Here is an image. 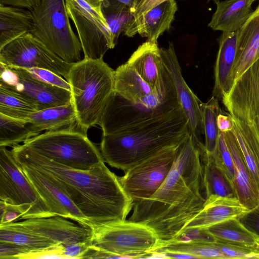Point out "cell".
<instances>
[{"mask_svg":"<svg viewBox=\"0 0 259 259\" xmlns=\"http://www.w3.org/2000/svg\"><path fill=\"white\" fill-rule=\"evenodd\" d=\"M26 69L34 76L47 83L70 91V85L66 79L49 70L38 68Z\"/></svg>","mask_w":259,"mask_h":259,"instance_id":"cell-38","label":"cell"},{"mask_svg":"<svg viewBox=\"0 0 259 259\" xmlns=\"http://www.w3.org/2000/svg\"><path fill=\"white\" fill-rule=\"evenodd\" d=\"M0 200L19 207L21 220L55 216L5 146H0Z\"/></svg>","mask_w":259,"mask_h":259,"instance_id":"cell-10","label":"cell"},{"mask_svg":"<svg viewBox=\"0 0 259 259\" xmlns=\"http://www.w3.org/2000/svg\"><path fill=\"white\" fill-rule=\"evenodd\" d=\"M212 154L217 163L223 169L232 183L235 175V167L225 139L224 134L221 132L219 131L217 147Z\"/></svg>","mask_w":259,"mask_h":259,"instance_id":"cell-35","label":"cell"},{"mask_svg":"<svg viewBox=\"0 0 259 259\" xmlns=\"http://www.w3.org/2000/svg\"><path fill=\"white\" fill-rule=\"evenodd\" d=\"M239 219L247 229L259 236V204Z\"/></svg>","mask_w":259,"mask_h":259,"instance_id":"cell-41","label":"cell"},{"mask_svg":"<svg viewBox=\"0 0 259 259\" xmlns=\"http://www.w3.org/2000/svg\"><path fill=\"white\" fill-rule=\"evenodd\" d=\"M102 11L115 44L134 20L132 8L117 0H103Z\"/></svg>","mask_w":259,"mask_h":259,"instance_id":"cell-32","label":"cell"},{"mask_svg":"<svg viewBox=\"0 0 259 259\" xmlns=\"http://www.w3.org/2000/svg\"><path fill=\"white\" fill-rule=\"evenodd\" d=\"M166 252L186 253L196 258H227L213 241L201 236L190 238L179 236L169 241H160L149 252L148 258H155Z\"/></svg>","mask_w":259,"mask_h":259,"instance_id":"cell-23","label":"cell"},{"mask_svg":"<svg viewBox=\"0 0 259 259\" xmlns=\"http://www.w3.org/2000/svg\"><path fill=\"white\" fill-rule=\"evenodd\" d=\"M200 108L205 136V151L212 154L217 147L219 134L217 116L222 109L219 100L213 96L207 102H201Z\"/></svg>","mask_w":259,"mask_h":259,"instance_id":"cell-33","label":"cell"},{"mask_svg":"<svg viewBox=\"0 0 259 259\" xmlns=\"http://www.w3.org/2000/svg\"><path fill=\"white\" fill-rule=\"evenodd\" d=\"M90 249V244L86 242H77L62 246L60 255L62 258H83Z\"/></svg>","mask_w":259,"mask_h":259,"instance_id":"cell-39","label":"cell"},{"mask_svg":"<svg viewBox=\"0 0 259 259\" xmlns=\"http://www.w3.org/2000/svg\"><path fill=\"white\" fill-rule=\"evenodd\" d=\"M117 1H119V2L130 6L133 10V13H134L135 8H136V4L135 0H117Z\"/></svg>","mask_w":259,"mask_h":259,"instance_id":"cell-45","label":"cell"},{"mask_svg":"<svg viewBox=\"0 0 259 259\" xmlns=\"http://www.w3.org/2000/svg\"><path fill=\"white\" fill-rule=\"evenodd\" d=\"M103 0H65L84 58L99 60L116 45L102 11Z\"/></svg>","mask_w":259,"mask_h":259,"instance_id":"cell-9","label":"cell"},{"mask_svg":"<svg viewBox=\"0 0 259 259\" xmlns=\"http://www.w3.org/2000/svg\"><path fill=\"white\" fill-rule=\"evenodd\" d=\"M18 163L47 174L90 223L92 229L125 221L134 202L118 176L105 163L89 170L71 168L36 153L23 144L12 147Z\"/></svg>","mask_w":259,"mask_h":259,"instance_id":"cell-2","label":"cell"},{"mask_svg":"<svg viewBox=\"0 0 259 259\" xmlns=\"http://www.w3.org/2000/svg\"><path fill=\"white\" fill-rule=\"evenodd\" d=\"M126 63L135 69L153 89L162 78L164 66L157 42L147 40L142 44Z\"/></svg>","mask_w":259,"mask_h":259,"instance_id":"cell-25","label":"cell"},{"mask_svg":"<svg viewBox=\"0 0 259 259\" xmlns=\"http://www.w3.org/2000/svg\"><path fill=\"white\" fill-rule=\"evenodd\" d=\"M259 58V5L237 32L235 60L231 74L233 85Z\"/></svg>","mask_w":259,"mask_h":259,"instance_id":"cell-20","label":"cell"},{"mask_svg":"<svg viewBox=\"0 0 259 259\" xmlns=\"http://www.w3.org/2000/svg\"><path fill=\"white\" fill-rule=\"evenodd\" d=\"M250 122L252 124L256 132L259 136V117L254 118Z\"/></svg>","mask_w":259,"mask_h":259,"instance_id":"cell-46","label":"cell"},{"mask_svg":"<svg viewBox=\"0 0 259 259\" xmlns=\"http://www.w3.org/2000/svg\"><path fill=\"white\" fill-rule=\"evenodd\" d=\"M229 114L250 122L259 117V58L235 81L222 101Z\"/></svg>","mask_w":259,"mask_h":259,"instance_id":"cell-16","label":"cell"},{"mask_svg":"<svg viewBox=\"0 0 259 259\" xmlns=\"http://www.w3.org/2000/svg\"><path fill=\"white\" fill-rule=\"evenodd\" d=\"M202 160L206 198L212 195L236 198L231 181L217 163L213 154L205 149L202 153Z\"/></svg>","mask_w":259,"mask_h":259,"instance_id":"cell-29","label":"cell"},{"mask_svg":"<svg viewBox=\"0 0 259 259\" xmlns=\"http://www.w3.org/2000/svg\"><path fill=\"white\" fill-rule=\"evenodd\" d=\"M37 110L31 103L0 88V114L27 120Z\"/></svg>","mask_w":259,"mask_h":259,"instance_id":"cell-34","label":"cell"},{"mask_svg":"<svg viewBox=\"0 0 259 259\" xmlns=\"http://www.w3.org/2000/svg\"><path fill=\"white\" fill-rule=\"evenodd\" d=\"M190 134L181 107L158 119L103 136L100 151L105 162L125 172L162 150L181 144Z\"/></svg>","mask_w":259,"mask_h":259,"instance_id":"cell-3","label":"cell"},{"mask_svg":"<svg viewBox=\"0 0 259 259\" xmlns=\"http://www.w3.org/2000/svg\"><path fill=\"white\" fill-rule=\"evenodd\" d=\"M181 144L162 150L118 177L123 190L134 203L150 198L158 190L173 166Z\"/></svg>","mask_w":259,"mask_h":259,"instance_id":"cell-12","label":"cell"},{"mask_svg":"<svg viewBox=\"0 0 259 259\" xmlns=\"http://www.w3.org/2000/svg\"><path fill=\"white\" fill-rule=\"evenodd\" d=\"M33 253L28 247L11 242H0L1 259H26Z\"/></svg>","mask_w":259,"mask_h":259,"instance_id":"cell-37","label":"cell"},{"mask_svg":"<svg viewBox=\"0 0 259 259\" xmlns=\"http://www.w3.org/2000/svg\"><path fill=\"white\" fill-rule=\"evenodd\" d=\"M41 132L28 120L0 114V146L13 147L39 135Z\"/></svg>","mask_w":259,"mask_h":259,"instance_id":"cell-31","label":"cell"},{"mask_svg":"<svg viewBox=\"0 0 259 259\" xmlns=\"http://www.w3.org/2000/svg\"><path fill=\"white\" fill-rule=\"evenodd\" d=\"M154 89L126 63L120 65L115 70L114 91L125 99L138 101L152 93Z\"/></svg>","mask_w":259,"mask_h":259,"instance_id":"cell-27","label":"cell"},{"mask_svg":"<svg viewBox=\"0 0 259 259\" xmlns=\"http://www.w3.org/2000/svg\"><path fill=\"white\" fill-rule=\"evenodd\" d=\"M0 64V88L31 103L37 110L71 102L70 91L47 83L25 68Z\"/></svg>","mask_w":259,"mask_h":259,"instance_id":"cell-11","label":"cell"},{"mask_svg":"<svg viewBox=\"0 0 259 259\" xmlns=\"http://www.w3.org/2000/svg\"><path fill=\"white\" fill-rule=\"evenodd\" d=\"M34 20L31 11L0 4V49L27 33H32Z\"/></svg>","mask_w":259,"mask_h":259,"instance_id":"cell-26","label":"cell"},{"mask_svg":"<svg viewBox=\"0 0 259 259\" xmlns=\"http://www.w3.org/2000/svg\"><path fill=\"white\" fill-rule=\"evenodd\" d=\"M139 0H135V3H136V6H137V3H138V2H139Z\"/></svg>","mask_w":259,"mask_h":259,"instance_id":"cell-48","label":"cell"},{"mask_svg":"<svg viewBox=\"0 0 259 259\" xmlns=\"http://www.w3.org/2000/svg\"><path fill=\"white\" fill-rule=\"evenodd\" d=\"M18 164L55 216L70 219L92 228L85 217L47 174L31 166L20 163Z\"/></svg>","mask_w":259,"mask_h":259,"instance_id":"cell-17","label":"cell"},{"mask_svg":"<svg viewBox=\"0 0 259 259\" xmlns=\"http://www.w3.org/2000/svg\"><path fill=\"white\" fill-rule=\"evenodd\" d=\"M0 63L25 69H46L65 79L73 64L59 57L32 33L24 34L1 49Z\"/></svg>","mask_w":259,"mask_h":259,"instance_id":"cell-13","label":"cell"},{"mask_svg":"<svg viewBox=\"0 0 259 259\" xmlns=\"http://www.w3.org/2000/svg\"><path fill=\"white\" fill-rule=\"evenodd\" d=\"M181 107L172 80L164 67L162 78L153 92L138 101L127 100L114 91L98 124L103 136L116 134L161 118Z\"/></svg>","mask_w":259,"mask_h":259,"instance_id":"cell-4","label":"cell"},{"mask_svg":"<svg viewBox=\"0 0 259 259\" xmlns=\"http://www.w3.org/2000/svg\"><path fill=\"white\" fill-rule=\"evenodd\" d=\"M224 134L235 167L232 185L236 197L244 207L250 210L259 204V188L245 162L233 131Z\"/></svg>","mask_w":259,"mask_h":259,"instance_id":"cell-18","label":"cell"},{"mask_svg":"<svg viewBox=\"0 0 259 259\" xmlns=\"http://www.w3.org/2000/svg\"><path fill=\"white\" fill-rule=\"evenodd\" d=\"M219 131L223 133L232 131L234 126V119L230 114L222 111L217 116Z\"/></svg>","mask_w":259,"mask_h":259,"instance_id":"cell-43","label":"cell"},{"mask_svg":"<svg viewBox=\"0 0 259 259\" xmlns=\"http://www.w3.org/2000/svg\"><path fill=\"white\" fill-rule=\"evenodd\" d=\"M31 12L32 33L64 61L73 64L81 60V43L71 26L65 0H40Z\"/></svg>","mask_w":259,"mask_h":259,"instance_id":"cell-8","label":"cell"},{"mask_svg":"<svg viewBox=\"0 0 259 259\" xmlns=\"http://www.w3.org/2000/svg\"><path fill=\"white\" fill-rule=\"evenodd\" d=\"M203 229L214 239L249 247H255L259 238L247 229L238 218L226 220Z\"/></svg>","mask_w":259,"mask_h":259,"instance_id":"cell-30","label":"cell"},{"mask_svg":"<svg viewBox=\"0 0 259 259\" xmlns=\"http://www.w3.org/2000/svg\"><path fill=\"white\" fill-rule=\"evenodd\" d=\"M23 215L19 207L0 200V225L21 220Z\"/></svg>","mask_w":259,"mask_h":259,"instance_id":"cell-40","label":"cell"},{"mask_svg":"<svg viewBox=\"0 0 259 259\" xmlns=\"http://www.w3.org/2000/svg\"><path fill=\"white\" fill-rule=\"evenodd\" d=\"M93 230L91 258H148L159 240L149 227L126 220Z\"/></svg>","mask_w":259,"mask_h":259,"instance_id":"cell-7","label":"cell"},{"mask_svg":"<svg viewBox=\"0 0 259 259\" xmlns=\"http://www.w3.org/2000/svg\"><path fill=\"white\" fill-rule=\"evenodd\" d=\"M214 242L227 258H259L256 246L240 245L218 239H214Z\"/></svg>","mask_w":259,"mask_h":259,"instance_id":"cell-36","label":"cell"},{"mask_svg":"<svg viewBox=\"0 0 259 259\" xmlns=\"http://www.w3.org/2000/svg\"><path fill=\"white\" fill-rule=\"evenodd\" d=\"M237 32H223L218 38L219 50L214 68L212 96L218 100L222 101L233 87L231 74L236 54Z\"/></svg>","mask_w":259,"mask_h":259,"instance_id":"cell-22","label":"cell"},{"mask_svg":"<svg viewBox=\"0 0 259 259\" xmlns=\"http://www.w3.org/2000/svg\"><path fill=\"white\" fill-rule=\"evenodd\" d=\"M191 135L180 145L163 184L150 198L134 203L128 221L151 229L160 241L178 237L206 199L202 153Z\"/></svg>","mask_w":259,"mask_h":259,"instance_id":"cell-1","label":"cell"},{"mask_svg":"<svg viewBox=\"0 0 259 259\" xmlns=\"http://www.w3.org/2000/svg\"><path fill=\"white\" fill-rule=\"evenodd\" d=\"M114 72L103 59H83L73 64L66 80L70 87L77 127L87 133L98 124L114 91Z\"/></svg>","mask_w":259,"mask_h":259,"instance_id":"cell-5","label":"cell"},{"mask_svg":"<svg viewBox=\"0 0 259 259\" xmlns=\"http://www.w3.org/2000/svg\"><path fill=\"white\" fill-rule=\"evenodd\" d=\"M177 10L175 0H166L133 22L124 31V35L133 37L139 33L147 37L148 41L157 42L159 37L170 28Z\"/></svg>","mask_w":259,"mask_h":259,"instance_id":"cell-19","label":"cell"},{"mask_svg":"<svg viewBox=\"0 0 259 259\" xmlns=\"http://www.w3.org/2000/svg\"><path fill=\"white\" fill-rule=\"evenodd\" d=\"M160 52L163 65L172 80L180 103L187 117L190 135L199 144H204L202 140V135H204L200 108L202 102L183 77L173 42H169L167 48H160Z\"/></svg>","mask_w":259,"mask_h":259,"instance_id":"cell-15","label":"cell"},{"mask_svg":"<svg viewBox=\"0 0 259 259\" xmlns=\"http://www.w3.org/2000/svg\"><path fill=\"white\" fill-rule=\"evenodd\" d=\"M40 0H0V4L28 9L31 11L40 4Z\"/></svg>","mask_w":259,"mask_h":259,"instance_id":"cell-44","label":"cell"},{"mask_svg":"<svg viewBox=\"0 0 259 259\" xmlns=\"http://www.w3.org/2000/svg\"><path fill=\"white\" fill-rule=\"evenodd\" d=\"M42 131H55L76 124V113L72 102L38 110L28 119Z\"/></svg>","mask_w":259,"mask_h":259,"instance_id":"cell-28","label":"cell"},{"mask_svg":"<svg viewBox=\"0 0 259 259\" xmlns=\"http://www.w3.org/2000/svg\"><path fill=\"white\" fill-rule=\"evenodd\" d=\"M166 0H139L133 13L134 20H137L149 10Z\"/></svg>","mask_w":259,"mask_h":259,"instance_id":"cell-42","label":"cell"},{"mask_svg":"<svg viewBox=\"0 0 259 259\" xmlns=\"http://www.w3.org/2000/svg\"><path fill=\"white\" fill-rule=\"evenodd\" d=\"M0 226L42 238L56 245L66 246L80 242L91 244L93 236L92 228L58 215L28 219Z\"/></svg>","mask_w":259,"mask_h":259,"instance_id":"cell-14","label":"cell"},{"mask_svg":"<svg viewBox=\"0 0 259 259\" xmlns=\"http://www.w3.org/2000/svg\"><path fill=\"white\" fill-rule=\"evenodd\" d=\"M249 210L237 198L212 195L206 198L202 209L186 226L184 231L204 229L226 220L239 219Z\"/></svg>","mask_w":259,"mask_h":259,"instance_id":"cell-21","label":"cell"},{"mask_svg":"<svg viewBox=\"0 0 259 259\" xmlns=\"http://www.w3.org/2000/svg\"><path fill=\"white\" fill-rule=\"evenodd\" d=\"M23 144L46 158L75 169L89 170L105 163L101 151L87 133L73 126L46 131Z\"/></svg>","mask_w":259,"mask_h":259,"instance_id":"cell-6","label":"cell"},{"mask_svg":"<svg viewBox=\"0 0 259 259\" xmlns=\"http://www.w3.org/2000/svg\"><path fill=\"white\" fill-rule=\"evenodd\" d=\"M256 0H225L219 2L208 26L223 32L238 31L253 12V3Z\"/></svg>","mask_w":259,"mask_h":259,"instance_id":"cell-24","label":"cell"},{"mask_svg":"<svg viewBox=\"0 0 259 259\" xmlns=\"http://www.w3.org/2000/svg\"><path fill=\"white\" fill-rule=\"evenodd\" d=\"M210 1H212L214 3L217 4L219 2V0H208V2Z\"/></svg>","mask_w":259,"mask_h":259,"instance_id":"cell-47","label":"cell"}]
</instances>
